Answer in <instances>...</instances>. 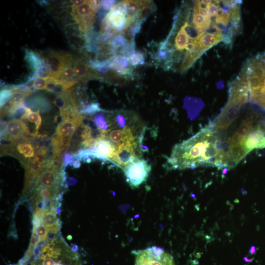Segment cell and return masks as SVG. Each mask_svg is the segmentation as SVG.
Listing matches in <instances>:
<instances>
[{"mask_svg": "<svg viewBox=\"0 0 265 265\" xmlns=\"http://www.w3.org/2000/svg\"><path fill=\"white\" fill-rule=\"evenodd\" d=\"M74 167L75 168H78L80 166V162L79 160H75L72 164Z\"/></svg>", "mask_w": 265, "mask_h": 265, "instance_id": "28", "label": "cell"}, {"mask_svg": "<svg viewBox=\"0 0 265 265\" xmlns=\"http://www.w3.org/2000/svg\"><path fill=\"white\" fill-rule=\"evenodd\" d=\"M85 117L84 115L79 113L73 116L62 118V121L57 126L55 133L62 138L65 150L69 147L73 134L82 124Z\"/></svg>", "mask_w": 265, "mask_h": 265, "instance_id": "10", "label": "cell"}, {"mask_svg": "<svg viewBox=\"0 0 265 265\" xmlns=\"http://www.w3.org/2000/svg\"><path fill=\"white\" fill-rule=\"evenodd\" d=\"M84 1V0H73L72 6L78 7L80 5H81Z\"/></svg>", "mask_w": 265, "mask_h": 265, "instance_id": "27", "label": "cell"}, {"mask_svg": "<svg viewBox=\"0 0 265 265\" xmlns=\"http://www.w3.org/2000/svg\"><path fill=\"white\" fill-rule=\"evenodd\" d=\"M240 74L246 81L250 103L265 111V52L248 60Z\"/></svg>", "mask_w": 265, "mask_h": 265, "instance_id": "3", "label": "cell"}, {"mask_svg": "<svg viewBox=\"0 0 265 265\" xmlns=\"http://www.w3.org/2000/svg\"><path fill=\"white\" fill-rule=\"evenodd\" d=\"M115 0H102L101 1V5L106 10H111L115 5Z\"/></svg>", "mask_w": 265, "mask_h": 265, "instance_id": "25", "label": "cell"}, {"mask_svg": "<svg viewBox=\"0 0 265 265\" xmlns=\"http://www.w3.org/2000/svg\"><path fill=\"white\" fill-rule=\"evenodd\" d=\"M166 164L171 169L199 166L230 169L227 142L226 139L222 140L219 132L210 122L189 138L176 144Z\"/></svg>", "mask_w": 265, "mask_h": 265, "instance_id": "1", "label": "cell"}, {"mask_svg": "<svg viewBox=\"0 0 265 265\" xmlns=\"http://www.w3.org/2000/svg\"><path fill=\"white\" fill-rule=\"evenodd\" d=\"M108 67L119 76H130L132 73L128 57L121 54L111 58L109 60Z\"/></svg>", "mask_w": 265, "mask_h": 265, "instance_id": "14", "label": "cell"}, {"mask_svg": "<svg viewBox=\"0 0 265 265\" xmlns=\"http://www.w3.org/2000/svg\"><path fill=\"white\" fill-rule=\"evenodd\" d=\"M128 59L131 65L132 66H136L144 63V53L140 52H134L128 56Z\"/></svg>", "mask_w": 265, "mask_h": 265, "instance_id": "19", "label": "cell"}, {"mask_svg": "<svg viewBox=\"0 0 265 265\" xmlns=\"http://www.w3.org/2000/svg\"><path fill=\"white\" fill-rule=\"evenodd\" d=\"M250 252L251 254H253L255 252V247L253 246L251 247Z\"/></svg>", "mask_w": 265, "mask_h": 265, "instance_id": "29", "label": "cell"}, {"mask_svg": "<svg viewBox=\"0 0 265 265\" xmlns=\"http://www.w3.org/2000/svg\"><path fill=\"white\" fill-rule=\"evenodd\" d=\"M0 155H10L18 159L22 163L34 159L36 154V147L31 141L22 140L10 145L0 146Z\"/></svg>", "mask_w": 265, "mask_h": 265, "instance_id": "8", "label": "cell"}, {"mask_svg": "<svg viewBox=\"0 0 265 265\" xmlns=\"http://www.w3.org/2000/svg\"><path fill=\"white\" fill-rule=\"evenodd\" d=\"M27 106L30 107L37 109V111L41 110L45 111L50 108V104L44 98L36 97L29 100L27 103Z\"/></svg>", "mask_w": 265, "mask_h": 265, "instance_id": "17", "label": "cell"}, {"mask_svg": "<svg viewBox=\"0 0 265 265\" xmlns=\"http://www.w3.org/2000/svg\"><path fill=\"white\" fill-rule=\"evenodd\" d=\"M59 221L57 219L56 212L44 210L43 217V224L48 229Z\"/></svg>", "mask_w": 265, "mask_h": 265, "instance_id": "18", "label": "cell"}, {"mask_svg": "<svg viewBox=\"0 0 265 265\" xmlns=\"http://www.w3.org/2000/svg\"><path fill=\"white\" fill-rule=\"evenodd\" d=\"M73 162V157L68 153L65 154L63 160V166L66 167L70 164H72Z\"/></svg>", "mask_w": 265, "mask_h": 265, "instance_id": "26", "label": "cell"}, {"mask_svg": "<svg viewBox=\"0 0 265 265\" xmlns=\"http://www.w3.org/2000/svg\"><path fill=\"white\" fill-rule=\"evenodd\" d=\"M265 148V120L258 119L239 143L231 158L233 167L238 164L250 152Z\"/></svg>", "mask_w": 265, "mask_h": 265, "instance_id": "4", "label": "cell"}, {"mask_svg": "<svg viewBox=\"0 0 265 265\" xmlns=\"http://www.w3.org/2000/svg\"><path fill=\"white\" fill-rule=\"evenodd\" d=\"M61 172L44 167L37 178L35 188L37 189L47 187L57 189L58 185L61 181Z\"/></svg>", "mask_w": 265, "mask_h": 265, "instance_id": "12", "label": "cell"}, {"mask_svg": "<svg viewBox=\"0 0 265 265\" xmlns=\"http://www.w3.org/2000/svg\"><path fill=\"white\" fill-rule=\"evenodd\" d=\"M152 166L144 159H138L129 164L123 170L127 182L132 188H137L148 179Z\"/></svg>", "mask_w": 265, "mask_h": 265, "instance_id": "7", "label": "cell"}, {"mask_svg": "<svg viewBox=\"0 0 265 265\" xmlns=\"http://www.w3.org/2000/svg\"><path fill=\"white\" fill-rule=\"evenodd\" d=\"M47 77H36L33 80L32 87L34 89L46 90Z\"/></svg>", "mask_w": 265, "mask_h": 265, "instance_id": "22", "label": "cell"}, {"mask_svg": "<svg viewBox=\"0 0 265 265\" xmlns=\"http://www.w3.org/2000/svg\"><path fill=\"white\" fill-rule=\"evenodd\" d=\"M35 136L31 133L27 125L20 119H13L2 123L0 139L14 143L20 140L31 141Z\"/></svg>", "mask_w": 265, "mask_h": 265, "instance_id": "6", "label": "cell"}, {"mask_svg": "<svg viewBox=\"0 0 265 265\" xmlns=\"http://www.w3.org/2000/svg\"><path fill=\"white\" fill-rule=\"evenodd\" d=\"M48 149L44 146L36 147V154L34 159L40 163L45 165Z\"/></svg>", "mask_w": 265, "mask_h": 265, "instance_id": "21", "label": "cell"}, {"mask_svg": "<svg viewBox=\"0 0 265 265\" xmlns=\"http://www.w3.org/2000/svg\"><path fill=\"white\" fill-rule=\"evenodd\" d=\"M74 77H75V74L74 68L72 67V65H68L63 70L59 80L64 82L78 80L74 79Z\"/></svg>", "mask_w": 265, "mask_h": 265, "instance_id": "20", "label": "cell"}, {"mask_svg": "<svg viewBox=\"0 0 265 265\" xmlns=\"http://www.w3.org/2000/svg\"><path fill=\"white\" fill-rule=\"evenodd\" d=\"M98 6L95 0H84L78 7L72 6L73 16L79 24L81 31H86L89 26L93 23Z\"/></svg>", "mask_w": 265, "mask_h": 265, "instance_id": "9", "label": "cell"}, {"mask_svg": "<svg viewBox=\"0 0 265 265\" xmlns=\"http://www.w3.org/2000/svg\"><path fill=\"white\" fill-rule=\"evenodd\" d=\"M132 253L135 265H175L172 257L160 247L152 246Z\"/></svg>", "mask_w": 265, "mask_h": 265, "instance_id": "5", "label": "cell"}, {"mask_svg": "<svg viewBox=\"0 0 265 265\" xmlns=\"http://www.w3.org/2000/svg\"><path fill=\"white\" fill-rule=\"evenodd\" d=\"M22 164L26 171L23 190L25 193L33 183L35 179L39 175L45 165L39 162L34 158L25 161Z\"/></svg>", "mask_w": 265, "mask_h": 265, "instance_id": "13", "label": "cell"}, {"mask_svg": "<svg viewBox=\"0 0 265 265\" xmlns=\"http://www.w3.org/2000/svg\"><path fill=\"white\" fill-rule=\"evenodd\" d=\"M37 234L40 238V241L44 242L47 240L48 237L49 231L44 224H41L36 227Z\"/></svg>", "mask_w": 265, "mask_h": 265, "instance_id": "24", "label": "cell"}, {"mask_svg": "<svg viewBox=\"0 0 265 265\" xmlns=\"http://www.w3.org/2000/svg\"><path fill=\"white\" fill-rule=\"evenodd\" d=\"M12 89H2L0 91V107L3 106L11 98Z\"/></svg>", "mask_w": 265, "mask_h": 265, "instance_id": "23", "label": "cell"}, {"mask_svg": "<svg viewBox=\"0 0 265 265\" xmlns=\"http://www.w3.org/2000/svg\"><path fill=\"white\" fill-rule=\"evenodd\" d=\"M229 94L227 104L218 115L211 122L219 132L229 127L238 117L242 106L249 100L246 81L240 74L230 85Z\"/></svg>", "mask_w": 265, "mask_h": 265, "instance_id": "2", "label": "cell"}, {"mask_svg": "<svg viewBox=\"0 0 265 265\" xmlns=\"http://www.w3.org/2000/svg\"><path fill=\"white\" fill-rule=\"evenodd\" d=\"M124 1L126 8V29L133 22H136L137 20H140V17L144 11L149 9L152 6L151 1L148 0H124Z\"/></svg>", "mask_w": 265, "mask_h": 265, "instance_id": "11", "label": "cell"}, {"mask_svg": "<svg viewBox=\"0 0 265 265\" xmlns=\"http://www.w3.org/2000/svg\"><path fill=\"white\" fill-rule=\"evenodd\" d=\"M73 68L75 77L78 80L99 77L96 72H93L92 68H90L88 65L84 61H76L74 64Z\"/></svg>", "mask_w": 265, "mask_h": 265, "instance_id": "15", "label": "cell"}, {"mask_svg": "<svg viewBox=\"0 0 265 265\" xmlns=\"http://www.w3.org/2000/svg\"><path fill=\"white\" fill-rule=\"evenodd\" d=\"M40 111H32L30 108L26 107L25 113L21 117V119H27L30 122L34 123L35 125V131L33 133L35 137H42V135L39 134L38 130L40 128L42 119L40 114Z\"/></svg>", "mask_w": 265, "mask_h": 265, "instance_id": "16", "label": "cell"}]
</instances>
